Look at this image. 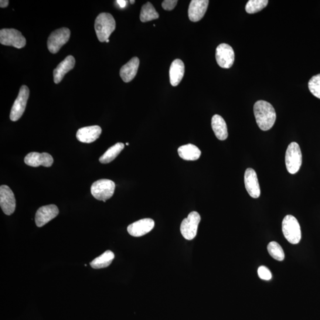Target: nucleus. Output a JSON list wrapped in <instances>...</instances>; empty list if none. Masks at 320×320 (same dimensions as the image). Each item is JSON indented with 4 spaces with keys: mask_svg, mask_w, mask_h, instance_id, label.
<instances>
[{
    "mask_svg": "<svg viewBox=\"0 0 320 320\" xmlns=\"http://www.w3.org/2000/svg\"><path fill=\"white\" fill-rule=\"evenodd\" d=\"M257 124L262 131L270 130L274 125L277 114L273 105L268 101L258 100L254 105Z\"/></svg>",
    "mask_w": 320,
    "mask_h": 320,
    "instance_id": "nucleus-1",
    "label": "nucleus"
},
{
    "mask_svg": "<svg viewBox=\"0 0 320 320\" xmlns=\"http://www.w3.org/2000/svg\"><path fill=\"white\" fill-rule=\"evenodd\" d=\"M115 28V20L110 13H100L95 20V31L98 40L101 42L106 41Z\"/></svg>",
    "mask_w": 320,
    "mask_h": 320,
    "instance_id": "nucleus-2",
    "label": "nucleus"
},
{
    "mask_svg": "<svg viewBox=\"0 0 320 320\" xmlns=\"http://www.w3.org/2000/svg\"><path fill=\"white\" fill-rule=\"evenodd\" d=\"M282 232L289 243L297 244L301 239L300 225L294 216L288 215L282 221Z\"/></svg>",
    "mask_w": 320,
    "mask_h": 320,
    "instance_id": "nucleus-3",
    "label": "nucleus"
},
{
    "mask_svg": "<svg viewBox=\"0 0 320 320\" xmlns=\"http://www.w3.org/2000/svg\"><path fill=\"white\" fill-rule=\"evenodd\" d=\"M301 148L297 142H292L288 146L285 155V164L288 172L294 175L300 169L302 165Z\"/></svg>",
    "mask_w": 320,
    "mask_h": 320,
    "instance_id": "nucleus-4",
    "label": "nucleus"
},
{
    "mask_svg": "<svg viewBox=\"0 0 320 320\" xmlns=\"http://www.w3.org/2000/svg\"><path fill=\"white\" fill-rule=\"evenodd\" d=\"M115 187V183L112 180L100 179L93 183L91 192L95 198L105 202L114 195Z\"/></svg>",
    "mask_w": 320,
    "mask_h": 320,
    "instance_id": "nucleus-5",
    "label": "nucleus"
},
{
    "mask_svg": "<svg viewBox=\"0 0 320 320\" xmlns=\"http://www.w3.org/2000/svg\"><path fill=\"white\" fill-rule=\"evenodd\" d=\"M0 43L3 45L21 49L26 44L25 37L21 32L15 29H3L0 30Z\"/></svg>",
    "mask_w": 320,
    "mask_h": 320,
    "instance_id": "nucleus-6",
    "label": "nucleus"
},
{
    "mask_svg": "<svg viewBox=\"0 0 320 320\" xmlns=\"http://www.w3.org/2000/svg\"><path fill=\"white\" fill-rule=\"evenodd\" d=\"M70 35V30L67 28L57 29L52 32L47 42L49 52L54 54L59 52L61 47L69 42Z\"/></svg>",
    "mask_w": 320,
    "mask_h": 320,
    "instance_id": "nucleus-7",
    "label": "nucleus"
},
{
    "mask_svg": "<svg viewBox=\"0 0 320 320\" xmlns=\"http://www.w3.org/2000/svg\"><path fill=\"white\" fill-rule=\"evenodd\" d=\"M200 219H201L199 213L193 211L189 214L186 219L183 220L180 226V231L185 239L192 240L195 238Z\"/></svg>",
    "mask_w": 320,
    "mask_h": 320,
    "instance_id": "nucleus-8",
    "label": "nucleus"
},
{
    "mask_svg": "<svg viewBox=\"0 0 320 320\" xmlns=\"http://www.w3.org/2000/svg\"><path fill=\"white\" fill-rule=\"evenodd\" d=\"M29 97V89L26 86L20 87L18 97L13 104L10 118L11 121L16 122L22 117L27 105Z\"/></svg>",
    "mask_w": 320,
    "mask_h": 320,
    "instance_id": "nucleus-9",
    "label": "nucleus"
},
{
    "mask_svg": "<svg viewBox=\"0 0 320 320\" xmlns=\"http://www.w3.org/2000/svg\"><path fill=\"white\" fill-rule=\"evenodd\" d=\"M216 60L223 69H230L233 66L235 54L233 47L226 43L220 44L216 49Z\"/></svg>",
    "mask_w": 320,
    "mask_h": 320,
    "instance_id": "nucleus-10",
    "label": "nucleus"
},
{
    "mask_svg": "<svg viewBox=\"0 0 320 320\" xmlns=\"http://www.w3.org/2000/svg\"><path fill=\"white\" fill-rule=\"evenodd\" d=\"M0 206L6 215H12L15 212L16 199L14 193L8 186L0 187Z\"/></svg>",
    "mask_w": 320,
    "mask_h": 320,
    "instance_id": "nucleus-11",
    "label": "nucleus"
},
{
    "mask_svg": "<svg viewBox=\"0 0 320 320\" xmlns=\"http://www.w3.org/2000/svg\"><path fill=\"white\" fill-rule=\"evenodd\" d=\"M245 187L249 195L253 198H258L261 194L259 183L256 172L253 169L248 168L244 174Z\"/></svg>",
    "mask_w": 320,
    "mask_h": 320,
    "instance_id": "nucleus-12",
    "label": "nucleus"
},
{
    "mask_svg": "<svg viewBox=\"0 0 320 320\" xmlns=\"http://www.w3.org/2000/svg\"><path fill=\"white\" fill-rule=\"evenodd\" d=\"M155 223L150 219H145L132 223L128 227V232L135 237H142L154 229Z\"/></svg>",
    "mask_w": 320,
    "mask_h": 320,
    "instance_id": "nucleus-13",
    "label": "nucleus"
},
{
    "mask_svg": "<svg viewBox=\"0 0 320 320\" xmlns=\"http://www.w3.org/2000/svg\"><path fill=\"white\" fill-rule=\"evenodd\" d=\"M59 209L55 205H49L40 207L37 210L35 216V223L38 227L45 226L50 221L55 219L59 215Z\"/></svg>",
    "mask_w": 320,
    "mask_h": 320,
    "instance_id": "nucleus-14",
    "label": "nucleus"
},
{
    "mask_svg": "<svg viewBox=\"0 0 320 320\" xmlns=\"http://www.w3.org/2000/svg\"><path fill=\"white\" fill-rule=\"evenodd\" d=\"M25 163L27 165L34 168L40 166L49 168L53 164L54 159L48 153L32 152L26 156Z\"/></svg>",
    "mask_w": 320,
    "mask_h": 320,
    "instance_id": "nucleus-15",
    "label": "nucleus"
},
{
    "mask_svg": "<svg viewBox=\"0 0 320 320\" xmlns=\"http://www.w3.org/2000/svg\"><path fill=\"white\" fill-rule=\"evenodd\" d=\"M207 0H192L190 3L188 10V16L190 21L199 22L201 20L209 5Z\"/></svg>",
    "mask_w": 320,
    "mask_h": 320,
    "instance_id": "nucleus-16",
    "label": "nucleus"
},
{
    "mask_svg": "<svg viewBox=\"0 0 320 320\" xmlns=\"http://www.w3.org/2000/svg\"><path fill=\"white\" fill-rule=\"evenodd\" d=\"M101 132L99 126H90L78 129L76 137L78 141L89 144L97 140L100 137Z\"/></svg>",
    "mask_w": 320,
    "mask_h": 320,
    "instance_id": "nucleus-17",
    "label": "nucleus"
},
{
    "mask_svg": "<svg viewBox=\"0 0 320 320\" xmlns=\"http://www.w3.org/2000/svg\"><path fill=\"white\" fill-rule=\"evenodd\" d=\"M76 64L74 57L69 56L59 64L54 71V81L56 84H59L63 80L65 75L73 69Z\"/></svg>",
    "mask_w": 320,
    "mask_h": 320,
    "instance_id": "nucleus-18",
    "label": "nucleus"
},
{
    "mask_svg": "<svg viewBox=\"0 0 320 320\" xmlns=\"http://www.w3.org/2000/svg\"><path fill=\"white\" fill-rule=\"evenodd\" d=\"M185 74V64L179 59L173 61L170 68V84L173 87L178 86Z\"/></svg>",
    "mask_w": 320,
    "mask_h": 320,
    "instance_id": "nucleus-19",
    "label": "nucleus"
},
{
    "mask_svg": "<svg viewBox=\"0 0 320 320\" xmlns=\"http://www.w3.org/2000/svg\"><path fill=\"white\" fill-rule=\"evenodd\" d=\"M139 66V60L137 57H134L125 64L120 70V76L125 83L130 82L136 76Z\"/></svg>",
    "mask_w": 320,
    "mask_h": 320,
    "instance_id": "nucleus-20",
    "label": "nucleus"
},
{
    "mask_svg": "<svg viewBox=\"0 0 320 320\" xmlns=\"http://www.w3.org/2000/svg\"><path fill=\"white\" fill-rule=\"evenodd\" d=\"M211 125L216 137L221 141H224L228 138V129L226 121L220 115H215L212 118Z\"/></svg>",
    "mask_w": 320,
    "mask_h": 320,
    "instance_id": "nucleus-21",
    "label": "nucleus"
},
{
    "mask_svg": "<svg viewBox=\"0 0 320 320\" xmlns=\"http://www.w3.org/2000/svg\"><path fill=\"white\" fill-rule=\"evenodd\" d=\"M179 155L187 161H195L201 155V151L195 145L191 144L182 145L178 149Z\"/></svg>",
    "mask_w": 320,
    "mask_h": 320,
    "instance_id": "nucleus-22",
    "label": "nucleus"
},
{
    "mask_svg": "<svg viewBox=\"0 0 320 320\" xmlns=\"http://www.w3.org/2000/svg\"><path fill=\"white\" fill-rule=\"evenodd\" d=\"M125 145L123 143L118 142L117 144L109 148L103 155L99 158V161L102 164H108L117 157L121 151L123 150Z\"/></svg>",
    "mask_w": 320,
    "mask_h": 320,
    "instance_id": "nucleus-23",
    "label": "nucleus"
},
{
    "mask_svg": "<svg viewBox=\"0 0 320 320\" xmlns=\"http://www.w3.org/2000/svg\"><path fill=\"white\" fill-rule=\"evenodd\" d=\"M114 258L115 254L113 252L110 250L105 251L99 257L95 258L90 263V265L91 268L95 269V270L107 268L112 263Z\"/></svg>",
    "mask_w": 320,
    "mask_h": 320,
    "instance_id": "nucleus-24",
    "label": "nucleus"
},
{
    "mask_svg": "<svg viewBox=\"0 0 320 320\" xmlns=\"http://www.w3.org/2000/svg\"><path fill=\"white\" fill-rule=\"evenodd\" d=\"M158 18V13L156 12L151 3H146L142 7L140 13V20L142 22H148Z\"/></svg>",
    "mask_w": 320,
    "mask_h": 320,
    "instance_id": "nucleus-25",
    "label": "nucleus"
},
{
    "mask_svg": "<svg viewBox=\"0 0 320 320\" xmlns=\"http://www.w3.org/2000/svg\"><path fill=\"white\" fill-rule=\"evenodd\" d=\"M268 3V0H250L246 6V12L248 14H254L264 9Z\"/></svg>",
    "mask_w": 320,
    "mask_h": 320,
    "instance_id": "nucleus-26",
    "label": "nucleus"
},
{
    "mask_svg": "<svg viewBox=\"0 0 320 320\" xmlns=\"http://www.w3.org/2000/svg\"><path fill=\"white\" fill-rule=\"evenodd\" d=\"M268 251L271 256L278 261L285 259L284 251L282 247L276 241H272L268 246Z\"/></svg>",
    "mask_w": 320,
    "mask_h": 320,
    "instance_id": "nucleus-27",
    "label": "nucleus"
},
{
    "mask_svg": "<svg viewBox=\"0 0 320 320\" xmlns=\"http://www.w3.org/2000/svg\"><path fill=\"white\" fill-rule=\"evenodd\" d=\"M308 88L311 93L320 99V74L311 78L308 82Z\"/></svg>",
    "mask_w": 320,
    "mask_h": 320,
    "instance_id": "nucleus-28",
    "label": "nucleus"
},
{
    "mask_svg": "<svg viewBox=\"0 0 320 320\" xmlns=\"http://www.w3.org/2000/svg\"><path fill=\"white\" fill-rule=\"evenodd\" d=\"M257 273L258 277H259L262 280L270 281L272 278V274L271 271L268 268L263 266V265L258 268Z\"/></svg>",
    "mask_w": 320,
    "mask_h": 320,
    "instance_id": "nucleus-29",
    "label": "nucleus"
},
{
    "mask_svg": "<svg viewBox=\"0 0 320 320\" xmlns=\"http://www.w3.org/2000/svg\"><path fill=\"white\" fill-rule=\"evenodd\" d=\"M178 3L177 0H165L162 3V8L168 11H171L175 8Z\"/></svg>",
    "mask_w": 320,
    "mask_h": 320,
    "instance_id": "nucleus-30",
    "label": "nucleus"
},
{
    "mask_svg": "<svg viewBox=\"0 0 320 320\" xmlns=\"http://www.w3.org/2000/svg\"><path fill=\"white\" fill-rule=\"evenodd\" d=\"M127 1H125V0H118L117 3L121 7V8H125L126 6L127 5Z\"/></svg>",
    "mask_w": 320,
    "mask_h": 320,
    "instance_id": "nucleus-31",
    "label": "nucleus"
},
{
    "mask_svg": "<svg viewBox=\"0 0 320 320\" xmlns=\"http://www.w3.org/2000/svg\"><path fill=\"white\" fill-rule=\"evenodd\" d=\"M9 3L8 0H1V1H0V7H1L2 8H6L8 6Z\"/></svg>",
    "mask_w": 320,
    "mask_h": 320,
    "instance_id": "nucleus-32",
    "label": "nucleus"
},
{
    "mask_svg": "<svg viewBox=\"0 0 320 320\" xmlns=\"http://www.w3.org/2000/svg\"><path fill=\"white\" fill-rule=\"evenodd\" d=\"M135 2V1H134V0H132V1H131H131H130L131 4H132V5H134Z\"/></svg>",
    "mask_w": 320,
    "mask_h": 320,
    "instance_id": "nucleus-33",
    "label": "nucleus"
},
{
    "mask_svg": "<svg viewBox=\"0 0 320 320\" xmlns=\"http://www.w3.org/2000/svg\"><path fill=\"white\" fill-rule=\"evenodd\" d=\"M105 42H107V43L110 42V40L108 39V40H106V41H105Z\"/></svg>",
    "mask_w": 320,
    "mask_h": 320,
    "instance_id": "nucleus-34",
    "label": "nucleus"
},
{
    "mask_svg": "<svg viewBox=\"0 0 320 320\" xmlns=\"http://www.w3.org/2000/svg\"><path fill=\"white\" fill-rule=\"evenodd\" d=\"M126 145H129V143H128H128H127V144H126Z\"/></svg>",
    "mask_w": 320,
    "mask_h": 320,
    "instance_id": "nucleus-35",
    "label": "nucleus"
}]
</instances>
